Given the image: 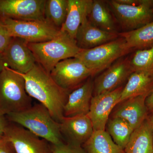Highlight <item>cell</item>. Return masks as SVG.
<instances>
[{
    "label": "cell",
    "instance_id": "cell-1",
    "mask_svg": "<svg viewBox=\"0 0 153 153\" xmlns=\"http://www.w3.org/2000/svg\"><path fill=\"white\" fill-rule=\"evenodd\" d=\"M19 73L25 79L29 95L40 102L60 123L64 117L63 109L70 92L57 85L50 73L37 63L27 73Z\"/></svg>",
    "mask_w": 153,
    "mask_h": 153
},
{
    "label": "cell",
    "instance_id": "cell-2",
    "mask_svg": "<svg viewBox=\"0 0 153 153\" xmlns=\"http://www.w3.org/2000/svg\"><path fill=\"white\" fill-rule=\"evenodd\" d=\"M9 120L22 126L51 145L64 142L60 131V123L53 118L43 105L37 104L28 109L7 114Z\"/></svg>",
    "mask_w": 153,
    "mask_h": 153
},
{
    "label": "cell",
    "instance_id": "cell-3",
    "mask_svg": "<svg viewBox=\"0 0 153 153\" xmlns=\"http://www.w3.org/2000/svg\"><path fill=\"white\" fill-rule=\"evenodd\" d=\"M25 79L6 66L0 72V112L4 115L22 112L32 106Z\"/></svg>",
    "mask_w": 153,
    "mask_h": 153
},
{
    "label": "cell",
    "instance_id": "cell-4",
    "mask_svg": "<svg viewBox=\"0 0 153 153\" xmlns=\"http://www.w3.org/2000/svg\"><path fill=\"white\" fill-rule=\"evenodd\" d=\"M27 44L36 62L49 73L60 61L75 57L81 50L75 39L61 30L57 37L50 41Z\"/></svg>",
    "mask_w": 153,
    "mask_h": 153
},
{
    "label": "cell",
    "instance_id": "cell-5",
    "mask_svg": "<svg viewBox=\"0 0 153 153\" xmlns=\"http://www.w3.org/2000/svg\"><path fill=\"white\" fill-rule=\"evenodd\" d=\"M131 50L124 38L120 37L94 48L81 49L74 57L80 60L95 75Z\"/></svg>",
    "mask_w": 153,
    "mask_h": 153
},
{
    "label": "cell",
    "instance_id": "cell-6",
    "mask_svg": "<svg viewBox=\"0 0 153 153\" xmlns=\"http://www.w3.org/2000/svg\"><path fill=\"white\" fill-rule=\"evenodd\" d=\"M9 35L28 43H37L50 41L57 37L60 30L46 20L20 21L10 19H0Z\"/></svg>",
    "mask_w": 153,
    "mask_h": 153
},
{
    "label": "cell",
    "instance_id": "cell-7",
    "mask_svg": "<svg viewBox=\"0 0 153 153\" xmlns=\"http://www.w3.org/2000/svg\"><path fill=\"white\" fill-rule=\"evenodd\" d=\"M122 27L127 31L138 29L153 22V1L141 0L134 5L123 4L116 0L106 1Z\"/></svg>",
    "mask_w": 153,
    "mask_h": 153
},
{
    "label": "cell",
    "instance_id": "cell-8",
    "mask_svg": "<svg viewBox=\"0 0 153 153\" xmlns=\"http://www.w3.org/2000/svg\"><path fill=\"white\" fill-rule=\"evenodd\" d=\"M50 74L57 85L70 92L94 76L93 71L76 57L60 61Z\"/></svg>",
    "mask_w": 153,
    "mask_h": 153
},
{
    "label": "cell",
    "instance_id": "cell-9",
    "mask_svg": "<svg viewBox=\"0 0 153 153\" xmlns=\"http://www.w3.org/2000/svg\"><path fill=\"white\" fill-rule=\"evenodd\" d=\"M46 0H0V19L45 20Z\"/></svg>",
    "mask_w": 153,
    "mask_h": 153
},
{
    "label": "cell",
    "instance_id": "cell-10",
    "mask_svg": "<svg viewBox=\"0 0 153 153\" xmlns=\"http://www.w3.org/2000/svg\"><path fill=\"white\" fill-rule=\"evenodd\" d=\"M4 137L12 144L16 153H52L48 142L19 125H8Z\"/></svg>",
    "mask_w": 153,
    "mask_h": 153
},
{
    "label": "cell",
    "instance_id": "cell-11",
    "mask_svg": "<svg viewBox=\"0 0 153 153\" xmlns=\"http://www.w3.org/2000/svg\"><path fill=\"white\" fill-rule=\"evenodd\" d=\"M131 57L120 58L111 64L94 81L93 96L109 92L122 86L132 73Z\"/></svg>",
    "mask_w": 153,
    "mask_h": 153
},
{
    "label": "cell",
    "instance_id": "cell-12",
    "mask_svg": "<svg viewBox=\"0 0 153 153\" xmlns=\"http://www.w3.org/2000/svg\"><path fill=\"white\" fill-rule=\"evenodd\" d=\"M123 86L109 92L94 96L91 98L88 117L94 131L105 130L111 113L120 103Z\"/></svg>",
    "mask_w": 153,
    "mask_h": 153
},
{
    "label": "cell",
    "instance_id": "cell-13",
    "mask_svg": "<svg viewBox=\"0 0 153 153\" xmlns=\"http://www.w3.org/2000/svg\"><path fill=\"white\" fill-rule=\"evenodd\" d=\"M27 43L21 38H12L2 53L7 66L22 74L29 72L37 63Z\"/></svg>",
    "mask_w": 153,
    "mask_h": 153
},
{
    "label": "cell",
    "instance_id": "cell-14",
    "mask_svg": "<svg viewBox=\"0 0 153 153\" xmlns=\"http://www.w3.org/2000/svg\"><path fill=\"white\" fill-rule=\"evenodd\" d=\"M60 131L66 143L82 146L89 139L94 132L88 115L64 117L60 123Z\"/></svg>",
    "mask_w": 153,
    "mask_h": 153
},
{
    "label": "cell",
    "instance_id": "cell-15",
    "mask_svg": "<svg viewBox=\"0 0 153 153\" xmlns=\"http://www.w3.org/2000/svg\"><path fill=\"white\" fill-rule=\"evenodd\" d=\"M148 95L131 97L120 102L117 105L111 117L119 118L125 120L134 130L140 126L149 115L145 102Z\"/></svg>",
    "mask_w": 153,
    "mask_h": 153
},
{
    "label": "cell",
    "instance_id": "cell-16",
    "mask_svg": "<svg viewBox=\"0 0 153 153\" xmlns=\"http://www.w3.org/2000/svg\"><path fill=\"white\" fill-rule=\"evenodd\" d=\"M93 89L94 81L90 77L82 85L70 92L63 109L64 117L88 114Z\"/></svg>",
    "mask_w": 153,
    "mask_h": 153
},
{
    "label": "cell",
    "instance_id": "cell-17",
    "mask_svg": "<svg viewBox=\"0 0 153 153\" xmlns=\"http://www.w3.org/2000/svg\"><path fill=\"white\" fill-rule=\"evenodd\" d=\"M119 38L118 33H110L100 30L92 25L86 18L78 28L75 40L79 49H88Z\"/></svg>",
    "mask_w": 153,
    "mask_h": 153
},
{
    "label": "cell",
    "instance_id": "cell-18",
    "mask_svg": "<svg viewBox=\"0 0 153 153\" xmlns=\"http://www.w3.org/2000/svg\"><path fill=\"white\" fill-rule=\"evenodd\" d=\"M93 0H68V11L60 30L75 39L79 26L87 18Z\"/></svg>",
    "mask_w": 153,
    "mask_h": 153
},
{
    "label": "cell",
    "instance_id": "cell-19",
    "mask_svg": "<svg viewBox=\"0 0 153 153\" xmlns=\"http://www.w3.org/2000/svg\"><path fill=\"white\" fill-rule=\"evenodd\" d=\"M153 89V74L135 71L130 75L123 87L120 102L131 97L148 95Z\"/></svg>",
    "mask_w": 153,
    "mask_h": 153
},
{
    "label": "cell",
    "instance_id": "cell-20",
    "mask_svg": "<svg viewBox=\"0 0 153 153\" xmlns=\"http://www.w3.org/2000/svg\"><path fill=\"white\" fill-rule=\"evenodd\" d=\"M124 151L125 153H153L152 135L148 117L134 131Z\"/></svg>",
    "mask_w": 153,
    "mask_h": 153
},
{
    "label": "cell",
    "instance_id": "cell-21",
    "mask_svg": "<svg viewBox=\"0 0 153 153\" xmlns=\"http://www.w3.org/2000/svg\"><path fill=\"white\" fill-rule=\"evenodd\" d=\"M106 2L93 0L87 19L94 26L110 33H117L114 20Z\"/></svg>",
    "mask_w": 153,
    "mask_h": 153
},
{
    "label": "cell",
    "instance_id": "cell-22",
    "mask_svg": "<svg viewBox=\"0 0 153 153\" xmlns=\"http://www.w3.org/2000/svg\"><path fill=\"white\" fill-rule=\"evenodd\" d=\"M82 148L86 153H125L105 130L94 131Z\"/></svg>",
    "mask_w": 153,
    "mask_h": 153
},
{
    "label": "cell",
    "instance_id": "cell-23",
    "mask_svg": "<svg viewBox=\"0 0 153 153\" xmlns=\"http://www.w3.org/2000/svg\"><path fill=\"white\" fill-rule=\"evenodd\" d=\"M131 49H146L153 46V22L136 30L119 33Z\"/></svg>",
    "mask_w": 153,
    "mask_h": 153
},
{
    "label": "cell",
    "instance_id": "cell-24",
    "mask_svg": "<svg viewBox=\"0 0 153 153\" xmlns=\"http://www.w3.org/2000/svg\"><path fill=\"white\" fill-rule=\"evenodd\" d=\"M68 0H46L44 7L46 21L60 30L67 16Z\"/></svg>",
    "mask_w": 153,
    "mask_h": 153
},
{
    "label": "cell",
    "instance_id": "cell-25",
    "mask_svg": "<svg viewBox=\"0 0 153 153\" xmlns=\"http://www.w3.org/2000/svg\"><path fill=\"white\" fill-rule=\"evenodd\" d=\"M107 123L108 132L112 137L114 142L124 150L134 130L127 122L119 118L111 117Z\"/></svg>",
    "mask_w": 153,
    "mask_h": 153
},
{
    "label": "cell",
    "instance_id": "cell-26",
    "mask_svg": "<svg viewBox=\"0 0 153 153\" xmlns=\"http://www.w3.org/2000/svg\"><path fill=\"white\" fill-rule=\"evenodd\" d=\"M132 72L143 71L153 74V46L137 50L131 57Z\"/></svg>",
    "mask_w": 153,
    "mask_h": 153
},
{
    "label": "cell",
    "instance_id": "cell-27",
    "mask_svg": "<svg viewBox=\"0 0 153 153\" xmlns=\"http://www.w3.org/2000/svg\"><path fill=\"white\" fill-rule=\"evenodd\" d=\"M51 145L52 153H86L82 146L64 142L60 144Z\"/></svg>",
    "mask_w": 153,
    "mask_h": 153
},
{
    "label": "cell",
    "instance_id": "cell-28",
    "mask_svg": "<svg viewBox=\"0 0 153 153\" xmlns=\"http://www.w3.org/2000/svg\"><path fill=\"white\" fill-rule=\"evenodd\" d=\"M12 38L0 21V52L2 54L7 47Z\"/></svg>",
    "mask_w": 153,
    "mask_h": 153
},
{
    "label": "cell",
    "instance_id": "cell-29",
    "mask_svg": "<svg viewBox=\"0 0 153 153\" xmlns=\"http://www.w3.org/2000/svg\"><path fill=\"white\" fill-rule=\"evenodd\" d=\"M0 153H16L12 144L4 136L0 138Z\"/></svg>",
    "mask_w": 153,
    "mask_h": 153
},
{
    "label": "cell",
    "instance_id": "cell-30",
    "mask_svg": "<svg viewBox=\"0 0 153 153\" xmlns=\"http://www.w3.org/2000/svg\"><path fill=\"white\" fill-rule=\"evenodd\" d=\"M146 105L149 114L153 111V89L146 99Z\"/></svg>",
    "mask_w": 153,
    "mask_h": 153
},
{
    "label": "cell",
    "instance_id": "cell-31",
    "mask_svg": "<svg viewBox=\"0 0 153 153\" xmlns=\"http://www.w3.org/2000/svg\"><path fill=\"white\" fill-rule=\"evenodd\" d=\"M8 125L4 115L0 112V138L4 136L5 131Z\"/></svg>",
    "mask_w": 153,
    "mask_h": 153
},
{
    "label": "cell",
    "instance_id": "cell-32",
    "mask_svg": "<svg viewBox=\"0 0 153 153\" xmlns=\"http://www.w3.org/2000/svg\"><path fill=\"white\" fill-rule=\"evenodd\" d=\"M116 1L123 4L134 5L139 4L141 0H116Z\"/></svg>",
    "mask_w": 153,
    "mask_h": 153
},
{
    "label": "cell",
    "instance_id": "cell-33",
    "mask_svg": "<svg viewBox=\"0 0 153 153\" xmlns=\"http://www.w3.org/2000/svg\"><path fill=\"white\" fill-rule=\"evenodd\" d=\"M148 119L150 124L151 129H152V135L153 143V111L150 113L148 116Z\"/></svg>",
    "mask_w": 153,
    "mask_h": 153
},
{
    "label": "cell",
    "instance_id": "cell-34",
    "mask_svg": "<svg viewBox=\"0 0 153 153\" xmlns=\"http://www.w3.org/2000/svg\"><path fill=\"white\" fill-rule=\"evenodd\" d=\"M6 66H7L5 63L3 54L0 52V72L4 69V68Z\"/></svg>",
    "mask_w": 153,
    "mask_h": 153
},
{
    "label": "cell",
    "instance_id": "cell-35",
    "mask_svg": "<svg viewBox=\"0 0 153 153\" xmlns=\"http://www.w3.org/2000/svg\"><path fill=\"white\" fill-rule=\"evenodd\" d=\"M152 13L153 16V7H152Z\"/></svg>",
    "mask_w": 153,
    "mask_h": 153
}]
</instances>
